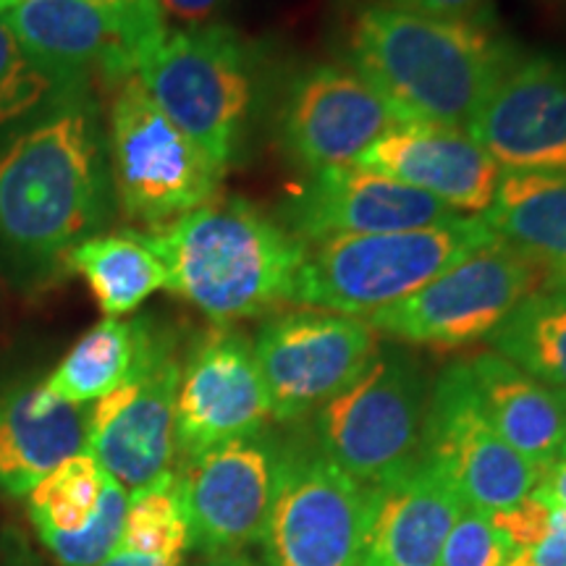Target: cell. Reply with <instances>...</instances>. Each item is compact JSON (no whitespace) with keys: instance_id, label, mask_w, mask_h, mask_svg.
I'll use <instances>...</instances> for the list:
<instances>
[{"instance_id":"6da1fadb","label":"cell","mask_w":566,"mask_h":566,"mask_svg":"<svg viewBox=\"0 0 566 566\" xmlns=\"http://www.w3.org/2000/svg\"><path fill=\"white\" fill-rule=\"evenodd\" d=\"M113 179L90 84H66L0 134V268L27 292L51 286L69 252L103 233Z\"/></svg>"},{"instance_id":"7a4b0ae2","label":"cell","mask_w":566,"mask_h":566,"mask_svg":"<svg viewBox=\"0 0 566 566\" xmlns=\"http://www.w3.org/2000/svg\"><path fill=\"white\" fill-rule=\"evenodd\" d=\"M349 59L396 124L467 132L520 53L488 19L367 3L352 19Z\"/></svg>"},{"instance_id":"3957f363","label":"cell","mask_w":566,"mask_h":566,"mask_svg":"<svg viewBox=\"0 0 566 566\" xmlns=\"http://www.w3.org/2000/svg\"><path fill=\"white\" fill-rule=\"evenodd\" d=\"M147 233V231H145ZM166 265V289L229 325L292 302L307 244L242 197H216L147 233Z\"/></svg>"},{"instance_id":"277c9868","label":"cell","mask_w":566,"mask_h":566,"mask_svg":"<svg viewBox=\"0 0 566 566\" xmlns=\"http://www.w3.org/2000/svg\"><path fill=\"white\" fill-rule=\"evenodd\" d=\"M493 239L480 216H462L424 229L307 244L292 302L365 321L420 292Z\"/></svg>"},{"instance_id":"5b68a950","label":"cell","mask_w":566,"mask_h":566,"mask_svg":"<svg viewBox=\"0 0 566 566\" xmlns=\"http://www.w3.org/2000/svg\"><path fill=\"white\" fill-rule=\"evenodd\" d=\"M134 76L223 174L239 160L258 92L250 48L231 27L168 30Z\"/></svg>"},{"instance_id":"8992f818","label":"cell","mask_w":566,"mask_h":566,"mask_svg":"<svg viewBox=\"0 0 566 566\" xmlns=\"http://www.w3.org/2000/svg\"><path fill=\"white\" fill-rule=\"evenodd\" d=\"M428 378L405 349H380L342 394L313 412L315 443L365 488L422 464Z\"/></svg>"},{"instance_id":"52a82bcc","label":"cell","mask_w":566,"mask_h":566,"mask_svg":"<svg viewBox=\"0 0 566 566\" xmlns=\"http://www.w3.org/2000/svg\"><path fill=\"white\" fill-rule=\"evenodd\" d=\"M113 195L129 223L160 231L216 200L223 171L163 113L137 76L116 84L108 116Z\"/></svg>"},{"instance_id":"ba28073f","label":"cell","mask_w":566,"mask_h":566,"mask_svg":"<svg viewBox=\"0 0 566 566\" xmlns=\"http://www.w3.org/2000/svg\"><path fill=\"white\" fill-rule=\"evenodd\" d=\"M3 17L30 59L63 87L122 84L168 32L158 0H21Z\"/></svg>"},{"instance_id":"9c48e42d","label":"cell","mask_w":566,"mask_h":566,"mask_svg":"<svg viewBox=\"0 0 566 566\" xmlns=\"http://www.w3.org/2000/svg\"><path fill=\"white\" fill-rule=\"evenodd\" d=\"M370 488L313 441H283L279 488L263 533V566H359Z\"/></svg>"},{"instance_id":"30bf717a","label":"cell","mask_w":566,"mask_h":566,"mask_svg":"<svg viewBox=\"0 0 566 566\" xmlns=\"http://www.w3.org/2000/svg\"><path fill=\"white\" fill-rule=\"evenodd\" d=\"M541 289L546 273L493 239L365 323L375 334L407 344L464 346L491 336L516 304Z\"/></svg>"},{"instance_id":"8fae6325","label":"cell","mask_w":566,"mask_h":566,"mask_svg":"<svg viewBox=\"0 0 566 566\" xmlns=\"http://www.w3.org/2000/svg\"><path fill=\"white\" fill-rule=\"evenodd\" d=\"M181 363L176 336L153 325L129 378L90 407L87 454L129 493L176 470Z\"/></svg>"},{"instance_id":"7c38bea8","label":"cell","mask_w":566,"mask_h":566,"mask_svg":"<svg viewBox=\"0 0 566 566\" xmlns=\"http://www.w3.org/2000/svg\"><path fill=\"white\" fill-rule=\"evenodd\" d=\"M283 441L271 430L233 438L176 464L189 548L202 556L247 554L263 541Z\"/></svg>"},{"instance_id":"4fadbf2b","label":"cell","mask_w":566,"mask_h":566,"mask_svg":"<svg viewBox=\"0 0 566 566\" xmlns=\"http://www.w3.org/2000/svg\"><path fill=\"white\" fill-rule=\"evenodd\" d=\"M254 357L271 399V417L296 422L342 394L378 352V334L359 317L296 310L268 321Z\"/></svg>"},{"instance_id":"5bb4252c","label":"cell","mask_w":566,"mask_h":566,"mask_svg":"<svg viewBox=\"0 0 566 566\" xmlns=\"http://www.w3.org/2000/svg\"><path fill=\"white\" fill-rule=\"evenodd\" d=\"M422 462L457 488L467 506L493 514L535 491L541 470L495 433L472 384L470 363L443 367L430 391Z\"/></svg>"},{"instance_id":"9a60e30c","label":"cell","mask_w":566,"mask_h":566,"mask_svg":"<svg viewBox=\"0 0 566 566\" xmlns=\"http://www.w3.org/2000/svg\"><path fill=\"white\" fill-rule=\"evenodd\" d=\"M268 420L271 399L250 338L226 325L205 334L181 363L176 464L218 443L265 430Z\"/></svg>"},{"instance_id":"2e32d148","label":"cell","mask_w":566,"mask_h":566,"mask_svg":"<svg viewBox=\"0 0 566 566\" xmlns=\"http://www.w3.org/2000/svg\"><path fill=\"white\" fill-rule=\"evenodd\" d=\"M457 210L436 197L365 166L310 174L283 205V229L304 244L334 237H363L424 229L457 221Z\"/></svg>"},{"instance_id":"e0dca14e","label":"cell","mask_w":566,"mask_h":566,"mask_svg":"<svg viewBox=\"0 0 566 566\" xmlns=\"http://www.w3.org/2000/svg\"><path fill=\"white\" fill-rule=\"evenodd\" d=\"M394 126L396 118L370 84L334 63L296 76L281 111L283 147L310 174L357 166Z\"/></svg>"},{"instance_id":"ac0fdd59","label":"cell","mask_w":566,"mask_h":566,"mask_svg":"<svg viewBox=\"0 0 566 566\" xmlns=\"http://www.w3.org/2000/svg\"><path fill=\"white\" fill-rule=\"evenodd\" d=\"M467 132L509 171L566 174V63L520 55Z\"/></svg>"},{"instance_id":"d6986e66","label":"cell","mask_w":566,"mask_h":566,"mask_svg":"<svg viewBox=\"0 0 566 566\" xmlns=\"http://www.w3.org/2000/svg\"><path fill=\"white\" fill-rule=\"evenodd\" d=\"M357 166L405 181L449 205L459 216H483L501 176L499 163L470 132L422 124H396Z\"/></svg>"},{"instance_id":"ffe728a7","label":"cell","mask_w":566,"mask_h":566,"mask_svg":"<svg viewBox=\"0 0 566 566\" xmlns=\"http://www.w3.org/2000/svg\"><path fill=\"white\" fill-rule=\"evenodd\" d=\"M90 407L53 396L45 378L0 375V491L27 499L48 472L87 451Z\"/></svg>"},{"instance_id":"44dd1931","label":"cell","mask_w":566,"mask_h":566,"mask_svg":"<svg viewBox=\"0 0 566 566\" xmlns=\"http://www.w3.org/2000/svg\"><path fill=\"white\" fill-rule=\"evenodd\" d=\"M464 509L457 488L428 462L370 488L359 566H438Z\"/></svg>"},{"instance_id":"7402d4cb","label":"cell","mask_w":566,"mask_h":566,"mask_svg":"<svg viewBox=\"0 0 566 566\" xmlns=\"http://www.w3.org/2000/svg\"><path fill=\"white\" fill-rule=\"evenodd\" d=\"M480 221L546 273V289L566 286V174L501 168Z\"/></svg>"},{"instance_id":"603a6c76","label":"cell","mask_w":566,"mask_h":566,"mask_svg":"<svg viewBox=\"0 0 566 566\" xmlns=\"http://www.w3.org/2000/svg\"><path fill=\"white\" fill-rule=\"evenodd\" d=\"M470 373L488 420L516 454L537 470L562 457L564 407L558 391L495 352L478 354Z\"/></svg>"},{"instance_id":"cb8c5ba5","label":"cell","mask_w":566,"mask_h":566,"mask_svg":"<svg viewBox=\"0 0 566 566\" xmlns=\"http://www.w3.org/2000/svg\"><path fill=\"white\" fill-rule=\"evenodd\" d=\"M66 271L87 281L105 317L129 315L147 296L166 289V265L145 231L97 233L69 252Z\"/></svg>"},{"instance_id":"d4e9b609","label":"cell","mask_w":566,"mask_h":566,"mask_svg":"<svg viewBox=\"0 0 566 566\" xmlns=\"http://www.w3.org/2000/svg\"><path fill=\"white\" fill-rule=\"evenodd\" d=\"M153 317H103L45 378V388L71 405L90 407L129 378L153 334Z\"/></svg>"},{"instance_id":"484cf974","label":"cell","mask_w":566,"mask_h":566,"mask_svg":"<svg viewBox=\"0 0 566 566\" xmlns=\"http://www.w3.org/2000/svg\"><path fill=\"white\" fill-rule=\"evenodd\" d=\"M488 342L543 386L566 391V286L525 296Z\"/></svg>"},{"instance_id":"4316f807","label":"cell","mask_w":566,"mask_h":566,"mask_svg":"<svg viewBox=\"0 0 566 566\" xmlns=\"http://www.w3.org/2000/svg\"><path fill=\"white\" fill-rule=\"evenodd\" d=\"M105 483H108V472L87 451L48 472L27 493V512L40 541L82 533L101 509Z\"/></svg>"},{"instance_id":"83f0119b","label":"cell","mask_w":566,"mask_h":566,"mask_svg":"<svg viewBox=\"0 0 566 566\" xmlns=\"http://www.w3.org/2000/svg\"><path fill=\"white\" fill-rule=\"evenodd\" d=\"M122 548L184 564L189 551V525L176 470L129 493Z\"/></svg>"},{"instance_id":"f1b7e54d","label":"cell","mask_w":566,"mask_h":566,"mask_svg":"<svg viewBox=\"0 0 566 566\" xmlns=\"http://www.w3.org/2000/svg\"><path fill=\"white\" fill-rule=\"evenodd\" d=\"M63 87L30 59L9 21L0 17V134L19 126Z\"/></svg>"},{"instance_id":"f546056e","label":"cell","mask_w":566,"mask_h":566,"mask_svg":"<svg viewBox=\"0 0 566 566\" xmlns=\"http://www.w3.org/2000/svg\"><path fill=\"white\" fill-rule=\"evenodd\" d=\"M129 491L108 475L101 509L82 533L42 537V546L51 551L61 566H97L122 546Z\"/></svg>"},{"instance_id":"4dcf8cb0","label":"cell","mask_w":566,"mask_h":566,"mask_svg":"<svg viewBox=\"0 0 566 566\" xmlns=\"http://www.w3.org/2000/svg\"><path fill=\"white\" fill-rule=\"evenodd\" d=\"M514 548L495 530L491 514L467 506L446 537L438 566H506Z\"/></svg>"},{"instance_id":"1f68e13d","label":"cell","mask_w":566,"mask_h":566,"mask_svg":"<svg viewBox=\"0 0 566 566\" xmlns=\"http://www.w3.org/2000/svg\"><path fill=\"white\" fill-rule=\"evenodd\" d=\"M551 516H554V509L546 501L537 499L535 493H530L520 504L493 512L491 522L506 537L509 546L514 551H522L535 546L541 537H546L551 530Z\"/></svg>"},{"instance_id":"d6a6232c","label":"cell","mask_w":566,"mask_h":566,"mask_svg":"<svg viewBox=\"0 0 566 566\" xmlns=\"http://www.w3.org/2000/svg\"><path fill=\"white\" fill-rule=\"evenodd\" d=\"M506 566H566V509H554L546 537L535 546L514 551Z\"/></svg>"},{"instance_id":"836d02e7","label":"cell","mask_w":566,"mask_h":566,"mask_svg":"<svg viewBox=\"0 0 566 566\" xmlns=\"http://www.w3.org/2000/svg\"><path fill=\"white\" fill-rule=\"evenodd\" d=\"M375 3H386L394 6V9H407L417 13H433V17L488 19V0H375Z\"/></svg>"},{"instance_id":"e575fe53","label":"cell","mask_w":566,"mask_h":566,"mask_svg":"<svg viewBox=\"0 0 566 566\" xmlns=\"http://www.w3.org/2000/svg\"><path fill=\"white\" fill-rule=\"evenodd\" d=\"M226 3H229V0H158L163 19H174L184 27L210 24V19L216 17Z\"/></svg>"},{"instance_id":"d590c367","label":"cell","mask_w":566,"mask_h":566,"mask_svg":"<svg viewBox=\"0 0 566 566\" xmlns=\"http://www.w3.org/2000/svg\"><path fill=\"white\" fill-rule=\"evenodd\" d=\"M533 493L551 509H566V457H558L543 467Z\"/></svg>"},{"instance_id":"8d00e7d4","label":"cell","mask_w":566,"mask_h":566,"mask_svg":"<svg viewBox=\"0 0 566 566\" xmlns=\"http://www.w3.org/2000/svg\"><path fill=\"white\" fill-rule=\"evenodd\" d=\"M97 566H181V564L166 562V558L145 556V554H137V551L118 546L108 558H105V562H101Z\"/></svg>"},{"instance_id":"74e56055","label":"cell","mask_w":566,"mask_h":566,"mask_svg":"<svg viewBox=\"0 0 566 566\" xmlns=\"http://www.w3.org/2000/svg\"><path fill=\"white\" fill-rule=\"evenodd\" d=\"M195 566H263V564L254 562L250 554H218V556H202V562Z\"/></svg>"},{"instance_id":"f35d334b","label":"cell","mask_w":566,"mask_h":566,"mask_svg":"<svg viewBox=\"0 0 566 566\" xmlns=\"http://www.w3.org/2000/svg\"><path fill=\"white\" fill-rule=\"evenodd\" d=\"M558 399H562V407H564V446H562V457H566V391H558Z\"/></svg>"},{"instance_id":"ab89813d","label":"cell","mask_w":566,"mask_h":566,"mask_svg":"<svg viewBox=\"0 0 566 566\" xmlns=\"http://www.w3.org/2000/svg\"><path fill=\"white\" fill-rule=\"evenodd\" d=\"M19 3L21 0H0V17H3V13H9L11 9H17Z\"/></svg>"}]
</instances>
